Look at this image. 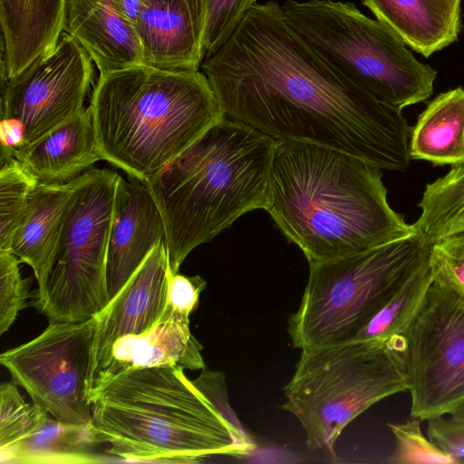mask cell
<instances>
[{"instance_id":"484cf974","label":"cell","mask_w":464,"mask_h":464,"mask_svg":"<svg viewBox=\"0 0 464 464\" xmlns=\"http://www.w3.org/2000/svg\"><path fill=\"white\" fill-rule=\"evenodd\" d=\"M38 183L16 159L1 163L0 250H8L26 209L30 194Z\"/></svg>"},{"instance_id":"7a4b0ae2","label":"cell","mask_w":464,"mask_h":464,"mask_svg":"<svg viewBox=\"0 0 464 464\" xmlns=\"http://www.w3.org/2000/svg\"><path fill=\"white\" fill-rule=\"evenodd\" d=\"M382 170L338 150L279 142L266 210L308 262L367 250L415 231L390 206Z\"/></svg>"},{"instance_id":"30bf717a","label":"cell","mask_w":464,"mask_h":464,"mask_svg":"<svg viewBox=\"0 0 464 464\" xmlns=\"http://www.w3.org/2000/svg\"><path fill=\"white\" fill-rule=\"evenodd\" d=\"M401 335L411 418L451 414L464 404V300L432 280Z\"/></svg>"},{"instance_id":"5b68a950","label":"cell","mask_w":464,"mask_h":464,"mask_svg":"<svg viewBox=\"0 0 464 464\" xmlns=\"http://www.w3.org/2000/svg\"><path fill=\"white\" fill-rule=\"evenodd\" d=\"M89 108L103 160L141 182L225 117L202 72L146 64L100 74Z\"/></svg>"},{"instance_id":"836d02e7","label":"cell","mask_w":464,"mask_h":464,"mask_svg":"<svg viewBox=\"0 0 464 464\" xmlns=\"http://www.w3.org/2000/svg\"><path fill=\"white\" fill-rule=\"evenodd\" d=\"M192 382L228 423L235 429L246 432L229 406L225 386V376L222 372H212L204 368L198 377L193 380Z\"/></svg>"},{"instance_id":"8992f818","label":"cell","mask_w":464,"mask_h":464,"mask_svg":"<svg viewBox=\"0 0 464 464\" xmlns=\"http://www.w3.org/2000/svg\"><path fill=\"white\" fill-rule=\"evenodd\" d=\"M430 244L411 234L345 256L309 263L301 303L288 319L301 350L353 342L429 257Z\"/></svg>"},{"instance_id":"5bb4252c","label":"cell","mask_w":464,"mask_h":464,"mask_svg":"<svg viewBox=\"0 0 464 464\" xmlns=\"http://www.w3.org/2000/svg\"><path fill=\"white\" fill-rule=\"evenodd\" d=\"M164 238V221L150 191L139 179L120 175L106 263L110 301Z\"/></svg>"},{"instance_id":"277c9868","label":"cell","mask_w":464,"mask_h":464,"mask_svg":"<svg viewBox=\"0 0 464 464\" xmlns=\"http://www.w3.org/2000/svg\"><path fill=\"white\" fill-rule=\"evenodd\" d=\"M182 368H131L91 395V425L116 460L199 462L213 455L243 457L256 445L235 429Z\"/></svg>"},{"instance_id":"4316f807","label":"cell","mask_w":464,"mask_h":464,"mask_svg":"<svg viewBox=\"0 0 464 464\" xmlns=\"http://www.w3.org/2000/svg\"><path fill=\"white\" fill-rule=\"evenodd\" d=\"M49 415L35 404L26 402L15 382H4L0 387V448L28 436Z\"/></svg>"},{"instance_id":"d6a6232c","label":"cell","mask_w":464,"mask_h":464,"mask_svg":"<svg viewBox=\"0 0 464 464\" xmlns=\"http://www.w3.org/2000/svg\"><path fill=\"white\" fill-rule=\"evenodd\" d=\"M428 438L459 463L464 460V420L433 418L428 420Z\"/></svg>"},{"instance_id":"83f0119b","label":"cell","mask_w":464,"mask_h":464,"mask_svg":"<svg viewBox=\"0 0 464 464\" xmlns=\"http://www.w3.org/2000/svg\"><path fill=\"white\" fill-rule=\"evenodd\" d=\"M395 438L391 464H459L454 458L439 449L420 429V420L412 418L400 423H389Z\"/></svg>"},{"instance_id":"603a6c76","label":"cell","mask_w":464,"mask_h":464,"mask_svg":"<svg viewBox=\"0 0 464 464\" xmlns=\"http://www.w3.org/2000/svg\"><path fill=\"white\" fill-rule=\"evenodd\" d=\"M411 160L435 166L464 162V89L441 92L420 112L410 136Z\"/></svg>"},{"instance_id":"9a60e30c","label":"cell","mask_w":464,"mask_h":464,"mask_svg":"<svg viewBox=\"0 0 464 464\" xmlns=\"http://www.w3.org/2000/svg\"><path fill=\"white\" fill-rule=\"evenodd\" d=\"M136 31L144 64L198 71L204 60V0H143Z\"/></svg>"},{"instance_id":"2e32d148","label":"cell","mask_w":464,"mask_h":464,"mask_svg":"<svg viewBox=\"0 0 464 464\" xmlns=\"http://www.w3.org/2000/svg\"><path fill=\"white\" fill-rule=\"evenodd\" d=\"M64 31L83 47L100 74L144 64L136 28L116 0H67Z\"/></svg>"},{"instance_id":"44dd1931","label":"cell","mask_w":464,"mask_h":464,"mask_svg":"<svg viewBox=\"0 0 464 464\" xmlns=\"http://www.w3.org/2000/svg\"><path fill=\"white\" fill-rule=\"evenodd\" d=\"M406 45L429 57L458 40L460 0H362Z\"/></svg>"},{"instance_id":"ffe728a7","label":"cell","mask_w":464,"mask_h":464,"mask_svg":"<svg viewBox=\"0 0 464 464\" xmlns=\"http://www.w3.org/2000/svg\"><path fill=\"white\" fill-rule=\"evenodd\" d=\"M76 179L59 184H42L33 189L10 242L8 251L30 266L43 295L53 265L65 211Z\"/></svg>"},{"instance_id":"cb8c5ba5","label":"cell","mask_w":464,"mask_h":464,"mask_svg":"<svg viewBox=\"0 0 464 464\" xmlns=\"http://www.w3.org/2000/svg\"><path fill=\"white\" fill-rule=\"evenodd\" d=\"M418 206L420 215L412 226L430 245L464 232V162L427 184Z\"/></svg>"},{"instance_id":"d4e9b609","label":"cell","mask_w":464,"mask_h":464,"mask_svg":"<svg viewBox=\"0 0 464 464\" xmlns=\"http://www.w3.org/2000/svg\"><path fill=\"white\" fill-rule=\"evenodd\" d=\"M431 282L428 257L371 319L354 341L385 342L401 335L420 307Z\"/></svg>"},{"instance_id":"52a82bcc","label":"cell","mask_w":464,"mask_h":464,"mask_svg":"<svg viewBox=\"0 0 464 464\" xmlns=\"http://www.w3.org/2000/svg\"><path fill=\"white\" fill-rule=\"evenodd\" d=\"M403 337L301 350L281 408L301 423L307 446L334 457L342 431L374 403L408 391Z\"/></svg>"},{"instance_id":"7402d4cb","label":"cell","mask_w":464,"mask_h":464,"mask_svg":"<svg viewBox=\"0 0 464 464\" xmlns=\"http://www.w3.org/2000/svg\"><path fill=\"white\" fill-rule=\"evenodd\" d=\"M105 444L86 424H67L51 415L28 436L0 448L2 464H89L116 460L98 448Z\"/></svg>"},{"instance_id":"1f68e13d","label":"cell","mask_w":464,"mask_h":464,"mask_svg":"<svg viewBox=\"0 0 464 464\" xmlns=\"http://www.w3.org/2000/svg\"><path fill=\"white\" fill-rule=\"evenodd\" d=\"M206 285V280L199 276H186L170 273L166 307L190 315L198 307L200 294Z\"/></svg>"},{"instance_id":"7c38bea8","label":"cell","mask_w":464,"mask_h":464,"mask_svg":"<svg viewBox=\"0 0 464 464\" xmlns=\"http://www.w3.org/2000/svg\"><path fill=\"white\" fill-rule=\"evenodd\" d=\"M92 60L67 33L57 46L2 82L1 119L19 120L25 146L81 113L93 82Z\"/></svg>"},{"instance_id":"9c48e42d","label":"cell","mask_w":464,"mask_h":464,"mask_svg":"<svg viewBox=\"0 0 464 464\" xmlns=\"http://www.w3.org/2000/svg\"><path fill=\"white\" fill-rule=\"evenodd\" d=\"M120 174L90 169L76 178L44 293L49 323L84 322L109 303L106 263Z\"/></svg>"},{"instance_id":"d6986e66","label":"cell","mask_w":464,"mask_h":464,"mask_svg":"<svg viewBox=\"0 0 464 464\" xmlns=\"http://www.w3.org/2000/svg\"><path fill=\"white\" fill-rule=\"evenodd\" d=\"M39 183L69 182L103 160L88 107L14 155Z\"/></svg>"},{"instance_id":"6da1fadb","label":"cell","mask_w":464,"mask_h":464,"mask_svg":"<svg viewBox=\"0 0 464 464\" xmlns=\"http://www.w3.org/2000/svg\"><path fill=\"white\" fill-rule=\"evenodd\" d=\"M200 68L226 117L279 142L338 150L386 170L410 166L411 127L402 110L326 62L276 2L254 5Z\"/></svg>"},{"instance_id":"3957f363","label":"cell","mask_w":464,"mask_h":464,"mask_svg":"<svg viewBox=\"0 0 464 464\" xmlns=\"http://www.w3.org/2000/svg\"><path fill=\"white\" fill-rule=\"evenodd\" d=\"M278 143L225 116L143 182L164 221L172 274L241 216L266 209Z\"/></svg>"},{"instance_id":"d590c367","label":"cell","mask_w":464,"mask_h":464,"mask_svg":"<svg viewBox=\"0 0 464 464\" xmlns=\"http://www.w3.org/2000/svg\"><path fill=\"white\" fill-rule=\"evenodd\" d=\"M116 2L124 17L136 28L143 0H116Z\"/></svg>"},{"instance_id":"8fae6325","label":"cell","mask_w":464,"mask_h":464,"mask_svg":"<svg viewBox=\"0 0 464 464\" xmlns=\"http://www.w3.org/2000/svg\"><path fill=\"white\" fill-rule=\"evenodd\" d=\"M96 315L49 323L33 340L1 353L0 363L37 407L67 424L92 420L89 379Z\"/></svg>"},{"instance_id":"4dcf8cb0","label":"cell","mask_w":464,"mask_h":464,"mask_svg":"<svg viewBox=\"0 0 464 464\" xmlns=\"http://www.w3.org/2000/svg\"><path fill=\"white\" fill-rule=\"evenodd\" d=\"M429 266L432 280L464 300V232L430 245Z\"/></svg>"},{"instance_id":"ac0fdd59","label":"cell","mask_w":464,"mask_h":464,"mask_svg":"<svg viewBox=\"0 0 464 464\" xmlns=\"http://www.w3.org/2000/svg\"><path fill=\"white\" fill-rule=\"evenodd\" d=\"M202 348L190 332L189 315L165 307L160 320L149 331L123 336L114 343L111 361L95 388L112 375L131 368L177 366L202 370Z\"/></svg>"},{"instance_id":"4fadbf2b","label":"cell","mask_w":464,"mask_h":464,"mask_svg":"<svg viewBox=\"0 0 464 464\" xmlns=\"http://www.w3.org/2000/svg\"><path fill=\"white\" fill-rule=\"evenodd\" d=\"M170 273L168 249L165 240L161 239L120 292L96 314L90 400L111 361L114 343L123 336L149 331L161 317L167 304Z\"/></svg>"},{"instance_id":"ba28073f","label":"cell","mask_w":464,"mask_h":464,"mask_svg":"<svg viewBox=\"0 0 464 464\" xmlns=\"http://www.w3.org/2000/svg\"><path fill=\"white\" fill-rule=\"evenodd\" d=\"M290 27L326 62L377 99L401 110L433 93L437 72L350 2L286 0Z\"/></svg>"},{"instance_id":"e0dca14e","label":"cell","mask_w":464,"mask_h":464,"mask_svg":"<svg viewBox=\"0 0 464 464\" xmlns=\"http://www.w3.org/2000/svg\"><path fill=\"white\" fill-rule=\"evenodd\" d=\"M66 6L67 0H0L2 82L57 46Z\"/></svg>"},{"instance_id":"8d00e7d4","label":"cell","mask_w":464,"mask_h":464,"mask_svg":"<svg viewBox=\"0 0 464 464\" xmlns=\"http://www.w3.org/2000/svg\"><path fill=\"white\" fill-rule=\"evenodd\" d=\"M450 415V418L456 420H464V404L454 411Z\"/></svg>"},{"instance_id":"f546056e","label":"cell","mask_w":464,"mask_h":464,"mask_svg":"<svg viewBox=\"0 0 464 464\" xmlns=\"http://www.w3.org/2000/svg\"><path fill=\"white\" fill-rule=\"evenodd\" d=\"M21 261L8 250H0V334L7 332L20 311L29 305L30 278H23Z\"/></svg>"},{"instance_id":"e575fe53","label":"cell","mask_w":464,"mask_h":464,"mask_svg":"<svg viewBox=\"0 0 464 464\" xmlns=\"http://www.w3.org/2000/svg\"><path fill=\"white\" fill-rule=\"evenodd\" d=\"M0 163L14 159L17 151L25 146V130L14 118H3L0 123Z\"/></svg>"},{"instance_id":"f1b7e54d","label":"cell","mask_w":464,"mask_h":464,"mask_svg":"<svg viewBox=\"0 0 464 464\" xmlns=\"http://www.w3.org/2000/svg\"><path fill=\"white\" fill-rule=\"evenodd\" d=\"M256 0H204V59L216 53L231 37Z\"/></svg>"}]
</instances>
